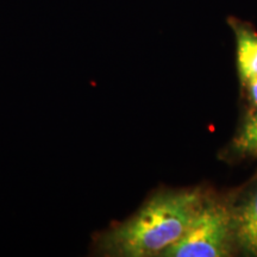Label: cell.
I'll return each mask as SVG.
<instances>
[{
  "label": "cell",
  "mask_w": 257,
  "mask_h": 257,
  "mask_svg": "<svg viewBox=\"0 0 257 257\" xmlns=\"http://www.w3.org/2000/svg\"><path fill=\"white\" fill-rule=\"evenodd\" d=\"M234 239L232 214L216 202H202L184 236L167 248L168 257H223L230 255Z\"/></svg>",
  "instance_id": "7a4b0ae2"
},
{
  "label": "cell",
  "mask_w": 257,
  "mask_h": 257,
  "mask_svg": "<svg viewBox=\"0 0 257 257\" xmlns=\"http://www.w3.org/2000/svg\"><path fill=\"white\" fill-rule=\"evenodd\" d=\"M236 149L245 153H257V114L244 125L236 140Z\"/></svg>",
  "instance_id": "5b68a950"
},
{
  "label": "cell",
  "mask_w": 257,
  "mask_h": 257,
  "mask_svg": "<svg viewBox=\"0 0 257 257\" xmlns=\"http://www.w3.org/2000/svg\"><path fill=\"white\" fill-rule=\"evenodd\" d=\"M202 202L198 191L160 193L130 219L101 233L95 251L124 257L162 255L184 236Z\"/></svg>",
  "instance_id": "6da1fadb"
},
{
  "label": "cell",
  "mask_w": 257,
  "mask_h": 257,
  "mask_svg": "<svg viewBox=\"0 0 257 257\" xmlns=\"http://www.w3.org/2000/svg\"><path fill=\"white\" fill-rule=\"evenodd\" d=\"M246 85H248L249 88L250 98H251L253 104L257 106V76H253V78L249 79L248 81H246Z\"/></svg>",
  "instance_id": "8992f818"
},
{
  "label": "cell",
  "mask_w": 257,
  "mask_h": 257,
  "mask_svg": "<svg viewBox=\"0 0 257 257\" xmlns=\"http://www.w3.org/2000/svg\"><path fill=\"white\" fill-rule=\"evenodd\" d=\"M231 214L234 239L245 251L257 255V188Z\"/></svg>",
  "instance_id": "3957f363"
},
{
  "label": "cell",
  "mask_w": 257,
  "mask_h": 257,
  "mask_svg": "<svg viewBox=\"0 0 257 257\" xmlns=\"http://www.w3.org/2000/svg\"><path fill=\"white\" fill-rule=\"evenodd\" d=\"M237 43V64L244 82L257 76V34L244 25L233 27Z\"/></svg>",
  "instance_id": "277c9868"
}]
</instances>
